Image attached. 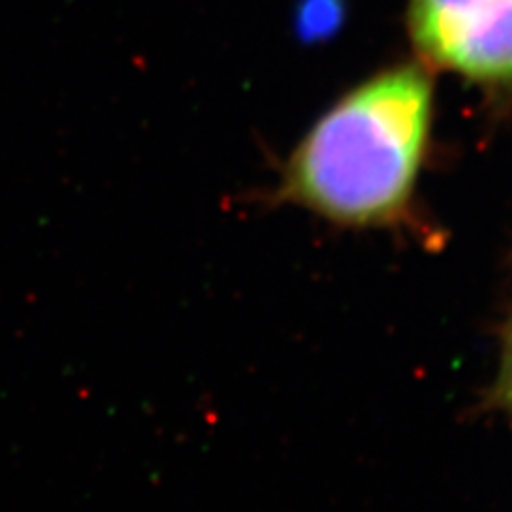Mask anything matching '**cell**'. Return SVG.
Instances as JSON below:
<instances>
[{"instance_id":"cell-1","label":"cell","mask_w":512,"mask_h":512,"mask_svg":"<svg viewBox=\"0 0 512 512\" xmlns=\"http://www.w3.org/2000/svg\"><path fill=\"white\" fill-rule=\"evenodd\" d=\"M436 114L434 73L389 64L338 96L293 148L278 197L346 227L410 216Z\"/></svg>"},{"instance_id":"cell-2","label":"cell","mask_w":512,"mask_h":512,"mask_svg":"<svg viewBox=\"0 0 512 512\" xmlns=\"http://www.w3.org/2000/svg\"><path fill=\"white\" fill-rule=\"evenodd\" d=\"M404 22L416 62L461 79L491 114H508L512 0H406Z\"/></svg>"},{"instance_id":"cell-3","label":"cell","mask_w":512,"mask_h":512,"mask_svg":"<svg viewBox=\"0 0 512 512\" xmlns=\"http://www.w3.org/2000/svg\"><path fill=\"white\" fill-rule=\"evenodd\" d=\"M498 395L502 404L512 412V325L508 331V338L504 344V357L500 367V382H498Z\"/></svg>"}]
</instances>
